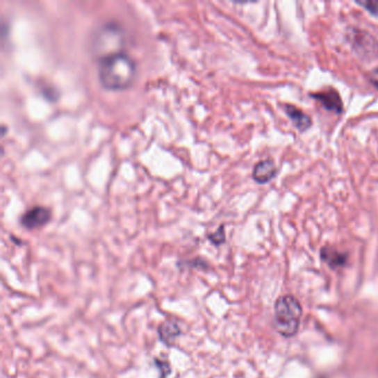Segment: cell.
Here are the masks:
<instances>
[{"instance_id":"cell-1","label":"cell","mask_w":378,"mask_h":378,"mask_svg":"<svg viewBox=\"0 0 378 378\" xmlns=\"http://www.w3.org/2000/svg\"><path fill=\"white\" fill-rule=\"evenodd\" d=\"M99 81L107 90H124L131 87L137 66L124 52L110 56L99 61Z\"/></svg>"},{"instance_id":"cell-2","label":"cell","mask_w":378,"mask_h":378,"mask_svg":"<svg viewBox=\"0 0 378 378\" xmlns=\"http://www.w3.org/2000/svg\"><path fill=\"white\" fill-rule=\"evenodd\" d=\"M303 310L294 296H283L275 304V325L277 331L285 337L294 336L301 324Z\"/></svg>"},{"instance_id":"cell-3","label":"cell","mask_w":378,"mask_h":378,"mask_svg":"<svg viewBox=\"0 0 378 378\" xmlns=\"http://www.w3.org/2000/svg\"><path fill=\"white\" fill-rule=\"evenodd\" d=\"M124 33L118 26L106 25L97 31L92 40V51L98 57V61L117 55L124 48Z\"/></svg>"},{"instance_id":"cell-4","label":"cell","mask_w":378,"mask_h":378,"mask_svg":"<svg viewBox=\"0 0 378 378\" xmlns=\"http://www.w3.org/2000/svg\"><path fill=\"white\" fill-rule=\"evenodd\" d=\"M51 219V213L47 208L44 206H33L28 210L20 220L22 227L28 230H35L42 225L47 224Z\"/></svg>"},{"instance_id":"cell-5","label":"cell","mask_w":378,"mask_h":378,"mask_svg":"<svg viewBox=\"0 0 378 378\" xmlns=\"http://www.w3.org/2000/svg\"><path fill=\"white\" fill-rule=\"evenodd\" d=\"M313 98L323 104V107L329 111L340 115L343 111V101L340 94L335 89H327L312 94Z\"/></svg>"},{"instance_id":"cell-6","label":"cell","mask_w":378,"mask_h":378,"mask_svg":"<svg viewBox=\"0 0 378 378\" xmlns=\"http://www.w3.org/2000/svg\"><path fill=\"white\" fill-rule=\"evenodd\" d=\"M277 167L272 160H264L255 165L253 169L252 176L255 182L260 184H265L271 181L272 179L277 176Z\"/></svg>"},{"instance_id":"cell-7","label":"cell","mask_w":378,"mask_h":378,"mask_svg":"<svg viewBox=\"0 0 378 378\" xmlns=\"http://www.w3.org/2000/svg\"><path fill=\"white\" fill-rule=\"evenodd\" d=\"M353 36L354 47L356 48L359 54H364V55L368 56L376 55L377 44H376L373 37L368 35V33L359 31H356V35H353Z\"/></svg>"},{"instance_id":"cell-8","label":"cell","mask_w":378,"mask_h":378,"mask_svg":"<svg viewBox=\"0 0 378 378\" xmlns=\"http://www.w3.org/2000/svg\"><path fill=\"white\" fill-rule=\"evenodd\" d=\"M285 113H288L290 120L293 121L294 126L299 131L303 132L312 126V119L310 115L303 113L299 108L294 107L292 104H286L284 107Z\"/></svg>"},{"instance_id":"cell-9","label":"cell","mask_w":378,"mask_h":378,"mask_svg":"<svg viewBox=\"0 0 378 378\" xmlns=\"http://www.w3.org/2000/svg\"><path fill=\"white\" fill-rule=\"evenodd\" d=\"M158 331H159V338L161 342L169 346H172L173 343L176 342V338L181 335V329L174 322L162 323Z\"/></svg>"},{"instance_id":"cell-10","label":"cell","mask_w":378,"mask_h":378,"mask_svg":"<svg viewBox=\"0 0 378 378\" xmlns=\"http://www.w3.org/2000/svg\"><path fill=\"white\" fill-rule=\"evenodd\" d=\"M322 258L323 260L329 264L331 268H337V266H342L345 263L346 255L342 254L335 249L331 247H324L322 249Z\"/></svg>"},{"instance_id":"cell-11","label":"cell","mask_w":378,"mask_h":378,"mask_svg":"<svg viewBox=\"0 0 378 378\" xmlns=\"http://www.w3.org/2000/svg\"><path fill=\"white\" fill-rule=\"evenodd\" d=\"M208 240L212 242V243L215 244V245H220L225 241V234H224V228L223 227H220L219 230L215 232V233L210 234L208 236Z\"/></svg>"},{"instance_id":"cell-12","label":"cell","mask_w":378,"mask_h":378,"mask_svg":"<svg viewBox=\"0 0 378 378\" xmlns=\"http://www.w3.org/2000/svg\"><path fill=\"white\" fill-rule=\"evenodd\" d=\"M156 365L159 368V370H161V374H160V377L167 378V376L170 374V364L165 361H159V359H156Z\"/></svg>"},{"instance_id":"cell-13","label":"cell","mask_w":378,"mask_h":378,"mask_svg":"<svg viewBox=\"0 0 378 378\" xmlns=\"http://www.w3.org/2000/svg\"><path fill=\"white\" fill-rule=\"evenodd\" d=\"M357 3L365 7V9L370 11V14L378 16V1H364V3Z\"/></svg>"},{"instance_id":"cell-14","label":"cell","mask_w":378,"mask_h":378,"mask_svg":"<svg viewBox=\"0 0 378 378\" xmlns=\"http://www.w3.org/2000/svg\"><path fill=\"white\" fill-rule=\"evenodd\" d=\"M368 78H370V83H373L376 88L378 89V68L374 69L373 72H370Z\"/></svg>"}]
</instances>
